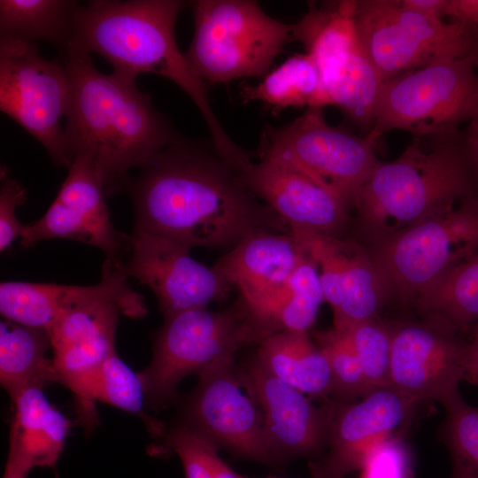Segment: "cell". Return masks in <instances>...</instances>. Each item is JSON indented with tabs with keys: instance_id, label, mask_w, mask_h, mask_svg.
I'll return each mask as SVG.
<instances>
[{
	"instance_id": "32",
	"label": "cell",
	"mask_w": 478,
	"mask_h": 478,
	"mask_svg": "<svg viewBox=\"0 0 478 478\" xmlns=\"http://www.w3.org/2000/svg\"><path fill=\"white\" fill-rule=\"evenodd\" d=\"M92 400L100 401L139 417L154 437H163L165 425L144 410L145 394L139 374L118 356L111 354L99 367L90 389Z\"/></svg>"
},
{
	"instance_id": "12",
	"label": "cell",
	"mask_w": 478,
	"mask_h": 478,
	"mask_svg": "<svg viewBox=\"0 0 478 478\" xmlns=\"http://www.w3.org/2000/svg\"><path fill=\"white\" fill-rule=\"evenodd\" d=\"M459 331L434 318L392 327L391 388L416 402L443 405L459 395L467 381V343Z\"/></svg>"
},
{
	"instance_id": "41",
	"label": "cell",
	"mask_w": 478,
	"mask_h": 478,
	"mask_svg": "<svg viewBox=\"0 0 478 478\" xmlns=\"http://www.w3.org/2000/svg\"><path fill=\"white\" fill-rule=\"evenodd\" d=\"M467 382L478 384V324L475 325L474 338L467 343Z\"/></svg>"
},
{
	"instance_id": "36",
	"label": "cell",
	"mask_w": 478,
	"mask_h": 478,
	"mask_svg": "<svg viewBox=\"0 0 478 478\" xmlns=\"http://www.w3.org/2000/svg\"><path fill=\"white\" fill-rule=\"evenodd\" d=\"M166 444L179 456L186 478H214L220 458L217 446L187 424H180L166 436Z\"/></svg>"
},
{
	"instance_id": "34",
	"label": "cell",
	"mask_w": 478,
	"mask_h": 478,
	"mask_svg": "<svg viewBox=\"0 0 478 478\" xmlns=\"http://www.w3.org/2000/svg\"><path fill=\"white\" fill-rule=\"evenodd\" d=\"M315 339L329 365L332 395L350 403L370 391L346 330L333 328L317 333Z\"/></svg>"
},
{
	"instance_id": "6",
	"label": "cell",
	"mask_w": 478,
	"mask_h": 478,
	"mask_svg": "<svg viewBox=\"0 0 478 478\" xmlns=\"http://www.w3.org/2000/svg\"><path fill=\"white\" fill-rule=\"evenodd\" d=\"M269 334L240 298L222 311L197 308L165 318L154 340L151 362L138 373L147 405H165L185 376Z\"/></svg>"
},
{
	"instance_id": "26",
	"label": "cell",
	"mask_w": 478,
	"mask_h": 478,
	"mask_svg": "<svg viewBox=\"0 0 478 478\" xmlns=\"http://www.w3.org/2000/svg\"><path fill=\"white\" fill-rule=\"evenodd\" d=\"M78 5L70 0H1L0 39L45 41L61 54L70 43Z\"/></svg>"
},
{
	"instance_id": "3",
	"label": "cell",
	"mask_w": 478,
	"mask_h": 478,
	"mask_svg": "<svg viewBox=\"0 0 478 478\" xmlns=\"http://www.w3.org/2000/svg\"><path fill=\"white\" fill-rule=\"evenodd\" d=\"M184 6L180 0L79 4L69 45L100 55L120 75L136 80L149 73L174 82L196 104L216 151L229 160L243 150L225 131L212 107L206 83L194 73L177 45L175 24Z\"/></svg>"
},
{
	"instance_id": "30",
	"label": "cell",
	"mask_w": 478,
	"mask_h": 478,
	"mask_svg": "<svg viewBox=\"0 0 478 478\" xmlns=\"http://www.w3.org/2000/svg\"><path fill=\"white\" fill-rule=\"evenodd\" d=\"M324 300L318 267L306 252L286 284L253 317L269 333L307 331Z\"/></svg>"
},
{
	"instance_id": "11",
	"label": "cell",
	"mask_w": 478,
	"mask_h": 478,
	"mask_svg": "<svg viewBox=\"0 0 478 478\" xmlns=\"http://www.w3.org/2000/svg\"><path fill=\"white\" fill-rule=\"evenodd\" d=\"M69 81L61 58H43L35 43L0 39V110L45 149L57 166H71L64 127Z\"/></svg>"
},
{
	"instance_id": "44",
	"label": "cell",
	"mask_w": 478,
	"mask_h": 478,
	"mask_svg": "<svg viewBox=\"0 0 478 478\" xmlns=\"http://www.w3.org/2000/svg\"><path fill=\"white\" fill-rule=\"evenodd\" d=\"M214 478H245V477L235 472L220 457L216 464Z\"/></svg>"
},
{
	"instance_id": "40",
	"label": "cell",
	"mask_w": 478,
	"mask_h": 478,
	"mask_svg": "<svg viewBox=\"0 0 478 478\" xmlns=\"http://www.w3.org/2000/svg\"><path fill=\"white\" fill-rule=\"evenodd\" d=\"M401 5L421 15L443 19L445 0H399Z\"/></svg>"
},
{
	"instance_id": "1",
	"label": "cell",
	"mask_w": 478,
	"mask_h": 478,
	"mask_svg": "<svg viewBox=\"0 0 478 478\" xmlns=\"http://www.w3.org/2000/svg\"><path fill=\"white\" fill-rule=\"evenodd\" d=\"M134 231L230 250L258 231L291 233L214 149L180 135L130 178Z\"/></svg>"
},
{
	"instance_id": "18",
	"label": "cell",
	"mask_w": 478,
	"mask_h": 478,
	"mask_svg": "<svg viewBox=\"0 0 478 478\" xmlns=\"http://www.w3.org/2000/svg\"><path fill=\"white\" fill-rule=\"evenodd\" d=\"M417 404L391 387L372 389L357 403L333 402L329 452L309 464L313 478L361 470L370 451L410 420Z\"/></svg>"
},
{
	"instance_id": "20",
	"label": "cell",
	"mask_w": 478,
	"mask_h": 478,
	"mask_svg": "<svg viewBox=\"0 0 478 478\" xmlns=\"http://www.w3.org/2000/svg\"><path fill=\"white\" fill-rule=\"evenodd\" d=\"M122 264L104 263L101 281L91 286L20 281L0 284V312L4 319L48 330L67 312L98 302L118 304L124 315L143 318V297L127 281Z\"/></svg>"
},
{
	"instance_id": "5",
	"label": "cell",
	"mask_w": 478,
	"mask_h": 478,
	"mask_svg": "<svg viewBox=\"0 0 478 478\" xmlns=\"http://www.w3.org/2000/svg\"><path fill=\"white\" fill-rule=\"evenodd\" d=\"M194 34L185 58L204 83L265 77L293 40L290 24L277 20L255 1H193Z\"/></svg>"
},
{
	"instance_id": "43",
	"label": "cell",
	"mask_w": 478,
	"mask_h": 478,
	"mask_svg": "<svg viewBox=\"0 0 478 478\" xmlns=\"http://www.w3.org/2000/svg\"><path fill=\"white\" fill-rule=\"evenodd\" d=\"M29 471L19 464L7 460L3 478H27Z\"/></svg>"
},
{
	"instance_id": "13",
	"label": "cell",
	"mask_w": 478,
	"mask_h": 478,
	"mask_svg": "<svg viewBox=\"0 0 478 478\" xmlns=\"http://www.w3.org/2000/svg\"><path fill=\"white\" fill-rule=\"evenodd\" d=\"M186 423L217 447L269 464L278 459L255 402L244 394L234 367V354L214 360L199 373Z\"/></svg>"
},
{
	"instance_id": "42",
	"label": "cell",
	"mask_w": 478,
	"mask_h": 478,
	"mask_svg": "<svg viewBox=\"0 0 478 478\" xmlns=\"http://www.w3.org/2000/svg\"><path fill=\"white\" fill-rule=\"evenodd\" d=\"M464 133L472 158L478 170V112L470 119Z\"/></svg>"
},
{
	"instance_id": "15",
	"label": "cell",
	"mask_w": 478,
	"mask_h": 478,
	"mask_svg": "<svg viewBox=\"0 0 478 478\" xmlns=\"http://www.w3.org/2000/svg\"><path fill=\"white\" fill-rule=\"evenodd\" d=\"M105 196L91 162L76 157L50 206L39 220L25 226L21 245L30 247L52 239L73 240L100 249L105 254L104 262L122 264L130 236L113 227Z\"/></svg>"
},
{
	"instance_id": "35",
	"label": "cell",
	"mask_w": 478,
	"mask_h": 478,
	"mask_svg": "<svg viewBox=\"0 0 478 478\" xmlns=\"http://www.w3.org/2000/svg\"><path fill=\"white\" fill-rule=\"evenodd\" d=\"M369 390L391 387L392 327L376 318L347 329Z\"/></svg>"
},
{
	"instance_id": "33",
	"label": "cell",
	"mask_w": 478,
	"mask_h": 478,
	"mask_svg": "<svg viewBox=\"0 0 478 478\" xmlns=\"http://www.w3.org/2000/svg\"><path fill=\"white\" fill-rule=\"evenodd\" d=\"M443 407V436L452 460L451 478H478V407L458 395Z\"/></svg>"
},
{
	"instance_id": "31",
	"label": "cell",
	"mask_w": 478,
	"mask_h": 478,
	"mask_svg": "<svg viewBox=\"0 0 478 478\" xmlns=\"http://www.w3.org/2000/svg\"><path fill=\"white\" fill-rule=\"evenodd\" d=\"M426 318L444 321L458 331L478 324V253L449 269L414 301Z\"/></svg>"
},
{
	"instance_id": "27",
	"label": "cell",
	"mask_w": 478,
	"mask_h": 478,
	"mask_svg": "<svg viewBox=\"0 0 478 478\" xmlns=\"http://www.w3.org/2000/svg\"><path fill=\"white\" fill-rule=\"evenodd\" d=\"M240 96L243 103L259 101L277 108L330 104L320 69L307 53L287 58L258 85L243 86Z\"/></svg>"
},
{
	"instance_id": "45",
	"label": "cell",
	"mask_w": 478,
	"mask_h": 478,
	"mask_svg": "<svg viewBox=\"0 0 478 478\" xmlns=\"http://www.w3.org/2000/svg\"><path fill=\"white\" fill-rule=\"evenodd\" d=\"M475 66H476V69H477V72H478V58L475 59Z\"/></svg>"
},
{
	"instance_id": "37",
	"label": "cell",
	"mask_w": 478,
	"mask_h": 478,
	"mask_svg": "<svg viewBox=\"0 0 478 478\" xmlns=\"http://www.w3.org/2000/svg\"><path fill=\"white\" fill-rule=\"evenodd\" d=\"M360 478H411L410 458L405 444L390 436L368 454Z\"/></svg>"
},
{
	"instance_id": "17",
	"label": "cell",
	"mask_w": 478,
	"mask_h": 478,
	"mask_svg": "<svg viewBox=\"0 0 478 478\" xmlns=\"http://www.w3.org/2000/svg\"><path fill=\"white\" fill-rule=\"evenodd\" d=\"M242 181L289 226L297 237H343L350 207L310 177L269 159L248 158L237 167Z\"/></svg>"
},
{
	"instance_id": "7",
	"label": "cell",
	"mask_w": 478,
	"mask_h": 478,
	"mask_svg": "<svg viewBox=\"0 0 478 478\" xmlns=\"http://www.w3.org/2000/svg\"><path fill=\"white\" fill-rule=\"evenodd\" d=\"M359 44L382 81L429 65L478 55V27L432 19L399 0L358 1Z\"/></svg>"
},
{
	"instance_id": "10",
	"label": "cell",
	"mask_w": 478,
	"mask_h": 478,
	"mask_svg": "<svg viewBox=\"0 0 478 478\" xmlns=\"http://www.w3.org/2000/svg\"><path fill=\"white\" fill-rule=\"evenodd\" d=\"M477 58L442 61L385 81L369 132L427 136L459 129L478 112Z\"/></svg>"
},
{
	"instance_id": "8",
	"label": "cell",
	"mask_w": 478,
	"mask_h": 478,
	"mask_svg": "<svg viewBox=\"0 0 478 478\" xmlns=\"http://www.w3.org/2000/svg\"><path fill=\"white\" fill-rule=\"evenodd\" d=\"M379 138L373 132L358 136L332 127L323 108L312 107L289 124L266 127L260 135L258 156L305 174L352 208L380 161L375 153Z\"/></svg>"
},
{
	"instance_id": "2",
	"label": "cell",
	"mask_w": 478,
	"mask_h": 478,
	"mask_svg": "<svg viewBox=\"0 0 478 478\" xmlns=\"http://www.w3.org/2000/svg\"><path fill=\"white\" fill-rule=\"evenodd\" d=\"M69 81L64 126L67 158L89 159L106 196L126 187L141 168L179 135L135 80L98 71L91 54L73 45L61 53Z\"/></svg>"
},
{
	"instance_id": "25",
	"label": "cell",
	"mask_w": 478,
	"mask_h": 478,
	"mask_svg": "<svg viewBox=\"0 0 478 478\" xmlns=\"http://www.w3.org/2000/svg\"><path fill=\"white\" fill-rule=\"evenodd\" d=\"M47 332L4 319L0 322V382L13 399L29 388L57 382Z\"/></svg>"
},
{
	"instance_id": "21",
	"label": "cell",
	"mask_w": 478,
	"mask_h": 478,
	"mask_svg": "<svg viewBox=\"0 0 478 478\" xmlns=\"http://www.w3.org/2000/svg\"><path fill=\"white\" fill-rule=\"evenodd\" d=\"M292 233L258 231L250 234L212 266L234 289L253 315L286 284L305 256Z\"/></svg>"
},
{
	"instance_id": "46",
	"label": "cell",
	"mask_w": 478,
	"mask_h": 478,
	"mask_svg": "<svg viewBox=\"0 0 478 478\" xmlns=\"http://www.w3.org/2000/svg\"><path fill=\"white\" fill-rule=\"evenodd\" d=\"M245 478H247V477H245ZM272 478H273V477H272Z\"/></svg>"
},
{
	"instance_id": "24",
	"label": "cell",
	"mask_w": 478,
	"mask_h": 478,
	"mask_svg": "<svg viewBox=\"0 0 478 478\" xmlns=\"http://www.w3.org/2000/svg\"><path fill=\"white\" fill-rule=\"evenodd\" d=\"M320 69L330 104L369 132L384 81L360 44Z\"/></svg>"
},
{
	"instance_id": "39",
	"label": "cell",
	"mask_w": 478,
	"mask_h": 478,
	"mask_svg": "<svg viewBox=\"0 0 478 478\" xmlns=\"http://www.w3.org/2000/svg\"><path fill=\"white\" fill-rule=\"evenodd\" d=\"M443 16L478 27V0H445Z\"/></svg>"
},
{
	"instance_id": "28",
	"label": "cell",
	"mask_w": 478,
	"mask_h": 478,
	"mask_svg": "<svg viewBox=\"0 0 478 478\" xmlns=\"http://www.w3.org/2000/svg\"><path fill=\"white\" fill-rule=\"evenodd\" d=\"M358 1L342 0L308 10L292 27L293 40L300 42L319 67L329 60L359 46L356 11Z\"/></svg>"
},
{
	"instance_id": "16",
	"label": "cell",
	"mask_w": 478,
	"mask_h": 478,
	"mask_svg": "<svg viewBox=\"0 0 478 478\" xmlns=\"http://www.w3.org/2000/svg\"><path fill=\"white\" fill-rule=\"evenodd\" d=\"M120 313L118 304L98 302L67 312L46 330L57 382L72 391L79 422L88 433L98 424L92 382L103 362L116 351Z\"/></svg>"
},
{
	"instance_id": "4",
	"label": "cell",
	"mask_w": 478,
	"mask_h": 478,
	"mask_svg": "<svg viewBox=\"0 0 478 478\" xmlns=\"http://www.w3.org/2000/svg\"><path fill=\"white\" fill-rule=\"evenodd\" d=\"M478 195V170L464 130L413 136L393 161H379L353 207L358 232L375 244Z\"/></svg>"
},
{
	"instance_id": "23",
	"label": "cell",
	"mask_w": 478,
	"mask_h": 478,
	"mask_svg": "<svg viewBox=\"0 0 478 478\" xmlns=\"http://www.w3.org/2000/svg\"><path fill=\"white\" fill-rule=\"evenodd\" d=\"M258 344L257 358L279 379L311 397L332 393L328 359L307 331L271 333Z\"/></svg>"
},
{
	"instance_id": "29",
	"label": "cell",
	"mask_w": 478,
	"mask_h": 478,
	"mask_svg": "<svg viewBox=\"0 0 478 478\" xmlns=\"http://www.w3.org/2000/svg\"><path fill=\"white\" fill-rule=\"evenodd\" d=\"M343 295L334 314V328L347 329L376 318L387 293L373 258L354 240L340 238Z\"/></svg>"
},
{
	"instance_id": "19",
	"label": "cell",
	"mask_w": 478,
	"mask_h": 478,
	"mask_svg": "<svg viewBox=\"0 0 478 478\" xmlns=\"http://www.w3.org/2000/svg\"><path fill=\"white\" fill-rule=\"evenodd\" d=\"M236 373L261 412L278 459L309 455L328 441L332 401L315 406L303 392L272 374L257 357Z\"/></svg>"
},
{
	"instance_id": "9",
	"label": "cell",
	"mask_w": 478,
	"mask_h": 478,
	"mask_svg": "<svg viewBox=\"0 0 478 478\" xmlns=\"http://www.w3.org/2000/svg\"><path fill=\"white\" fill-rule=\"evenodd\" d=\"M478 251V195L372 245L370 254L387 297H417Z\"/></svg>"
},
{
	"instance_id": "14",
	"label": "cell",
	"mask_w": 478,
	"mask_h": 478,
	"mask_svg": "<svg viewBox=\"0 0 478 478\" xmlns=\"http://www.w3.org/2000/svg\"><path fill=\"white\" fill-rule=\"evenodd\" d=\"M189 251L157 235L133 231L130 235L124 274L154 293L165 318L225 301L233 289L212 266L194 259Z\"/></svg>"
},
{
	"instance_id": "22",
	"label": "cell",
	"mask_w": 478,
	"mask_h": 478,
	"mask_svg": "<svg viewBox=\"0 0 478 478\" xmlns=\"http://www.w3.org/2000/svg\"><path fill=\"white\" fill-rule=\"evenodd\" d=\"M8 459L28 471L55 466L70 421L46 398L41 388H29L13 399Z\"/></svg>"
},
{
	"instance_id": "38",
	"label": "cell",
	"mask_w": 478,
	"mask_h": 478,
	"mask_svg": "<svg viewBox=\"0 0 478 478\" xmlns=\"http://www.w3.org/2000/svg\"><path fill=\"white\" fill-rule=\"evenodd\" d=\"M27 200L26 189L17 181L4 180L0 189V251L4 252L21 237L25 226L16 216V209Z\"/></svg>"
}]
</instances>
